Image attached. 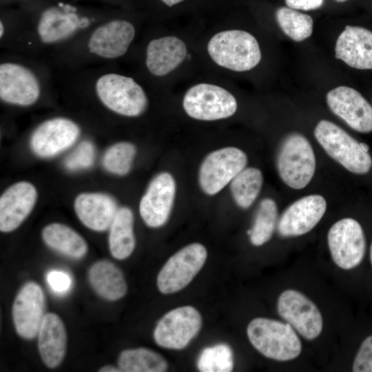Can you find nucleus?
Returning <instances> with one entry per match:
<instances>
[{
    "label": "nucleus",
    "mask_w": 372,
    "mask_h": 372,
    "mask_svg": "<svg viewBox=\"0 0 372 372\" xmlns=\"http://www.w3.org/2000/svg\"><path fill=\"white\" fill-rule=\"evenodd\" d=\"M247 333L254 347L268 358L288 361L301 353V341L289 323L257 318L249 323Z\"/></svg>",
    "instance_id": "f257e3e1"
},
{
    "label": "nucleus",
    "mask_w": 372,
    "mask_h": 372,
    "mask_svg": "<svg viewBox=\"0 0 372 372\" xmlns=\"http://www.w3.org/2000/svg\"><path fill=\"white\" fill-rule=\"evenodd\" d=\"M207 50L218 65L236 72L249 70L261 59L256 39L244 30H231L216 34L209 40Z\"/></svg>",
    "instance_id": "f03ea898"
},
{
    "label": "nucleus",
    "mask_w": 372,
    "mask_h": 372,
    "mask_svg": "<svg viewBox=\"0 0 372 372\" xmlns=\"http://www.w3.org/2000/svg\"><path fill=\"white\" fill-rule=\"evenodd\" d=\"M314 135L327 154L349 172L364 174L372 166L368 152L343 129L333 123L322 120L314 130Z\"/></svg>",
    "instance_id": "7ed1b4c3"
},
{
    "label": "nucleus",
    "mask_w": 372,
    "mask_h": 372,
    "mask_svg": "<svg viewBox=\"0 0 372 372\" xmlns=\"http://www.w3.org/2000/svg\"><path fill=\"white\" fill-rule=\"evenodd\" d=\"M276 165L280 177L289 187H305L316 170L314 152L307 138L299 133L287 136L279 147Z\"/></svg>",
    "instance_id": "20e7f679"
},
{
    "label": "nucleus",
    "mask_w": 372,
    "mask_h": 372,
    "mask_svg": "<svg viewBox=\"0 0 372 372\" xmlns=\"http://www.w3.org/2000/svg\"><path fill=\"white\" fill-rule=\"evenodd\" d=\"M96 92L103 104L116 114L135 117L143 114L147 107V97L133 79L110 73L99 77Z\"/></svg>",
    "instance_id": "39448f33"
},
{
    "label": "nucleus",
    "mask_w": 372,
    "mask_h": 372,
    "mask_svg": "<svg viewBox=\"0 0 372 372\" xmlns=\"http://www.w3.org/2000/svg\"><path fill=\"white\" fill-rule=\"evenodd\" d=\"M183 106L187 114L194 119L215 121L232 116L237 110V101L220 86L200 83L187 90Z\"/></svg>",
    "instance_id": "423d86ee"
},
{
    "label": "nucleus",
    "mask_w": 372,
    "mask_h": 372,
    "mask_svg": "<svg viewBox=\"0 0 372 372\" xmlns=\"http://www.w3.org/2000/svg\"><path fill=\"white\" fill-rule=\"evenodd\" d=\"M247 156L234 147H223L209 154L199 170V183L203 191L210 196L220 192L243 169Z\"/></svg>",
    "instance_id": "0eeeda50"
},
{
    "label": "nucleus",
    "mask_w": 372,
    "mask_h": 372,
    "mask_svg": "<svg viewBox=\"0 0 372 372\" xmlns=\"http://www.w3.org/2000/svg\"><path fill=\"white\" fill-rule=\"evenodd\" d=\"M205 247L200 243L189 244L165 262L157 277V286L164 294L177 292L185 287L203 267L207 258Z\"/></svg>",
    "instance_id": "6e6552de"
},
{
    "label": "nucleus",
    "mask_w": 372,
    "mask_h": 372,
    "mask_svg": "<svg viewBox=\"0 0 372 372\" xmlns=\"http://www.w3.org/2000/svg\"><path fill=\"white\" fill-rule=\"evenodd\" d=\"M328 245L333 260L343 269H351L362 261L366 240L360 223L350 218L334 223L328 232Z\"/></svg>",
    "instance_id": "1a4fd4ad"
},
{
    "label": "nucleus",
    "mask_w": 372,
    "mask_h": 372,
    "mask_svg": "<svg viewBox=\"0 0 372 372\" xmlns=\"http://www.w3.org/2000/svg\"><path fill=\"white\" fill-rule=\"evenodd\" d=\"M202 325L200 313L194 307L184 306L167 313L158 322L154 338L163 348L180 349L197 335Z\"/></svg>",
    "instance_id": "9d476101"
},
{
    "label": "nucleus",
    "mask_w": 372,
    "mask_h": 372,
    "mask_svg": "<svg viewBox=\"0 0 372 372\" xmlns=\"http://www.w3.org/2000/svg\"><path fill=\"white\" fill-rule=\"evenodd\" d=\"M278 311L307 340H313L322 332L323 319L320 310L300 291L293 289L283 291L278 300Z\"/></svg>",
    "instance_id": "9b49d317"
},
{
    "label": "nucleus",
    "mask_w": 372,
    "mask_h": 372,
    "mask_svg": "<svg viewBox=\"0 0 372 372\" xmlns=\"http://www.w3.org/2000/svg\"><path fill=\"white\" fill-rule=\"evenodd\" d=\"M176 183L169 172H161L150 182L139 204L140 215L153 228L167 221L175 199Z\"/></svg>",
    "instance_id": "f8f14e48"
},
{
    "label": "nucleus",
    "mask_w": 372,
    "mask_h": 372,
    "mask_svg": "<svg viewBox=\"0 0 372 372\" xmlns=\"http://www.w3.org/2000/svg\"><path fill=\"white\" fill-rule=\"evenodd\" d=\"M79 134V127L72 120L53 118L43 122L34 131L30 138L31 149L40 157H52L72 146Z\"/></svg>",
    "instance_id": "ddd939ff"
},
{
    "label": "nucleus",
    "mask_w": 372,
    "mask_h": 372,
    "mask_svg": "<svg viewBox=\"0 0 372 372\" xmlns=\"http://www.w3.org/2000/svg\"><path fill=\"white\" fill-rule=\"evenodd\" d=\"M327 102L330 110L354 130L372 131V106L355 89L337 87L327 93Z\"/></svg>",
    "instance_id": "4468645a"
},
{
    "label": "nucleus",
    "mask_w": 372,
    "mask_h": 372,
    "mask_svg": "<svg viewBox=\"0 0 372 372\" xmlns=\"http://www.w3.org/2000/svg\"><path fill=\"white\" fill-rule=\"evenodd\" d=\"M45 297L41 287L34 282L25 284L17 293L12 307V318L17 333L21 338L37 335L44 315Z\"/></svg>",
    "instance_id": "2eb2a0df"
},
{
    "label": "nucleus",
    "mask_w": 372,
    "mask_h": 372,
    "mask_svg": "<svg viewBox=\"0 0 372 372\" xmlns=\"http://www.w3.org/2000/svg\"><path fill=\"white\" fill-rule=\"evenodd\" d=\"M327 209L324 198L318 194L302 197L290 205L277 225L282 237H293L310 231L321 220Z\"/></svg>",
    "instance_id": "dca6fc26"
},
{
    "label": "nucleus",
    "mask_w": 372,
    "mask_h": 372,
    "mask_svg": "<svg viewBox=\"0 0 372 372\" xmlns=\"http://www.w3.org/2000/svg\"><path fill=\"white\" fill-rule=\"evenodd\" d=\"M40 96V85L34 73L17 63L0 65V97L6 103L20 106L34 103Z\"/></svg>",
    "instance_id": "f3484780"
},
{
    "label": "nucleus",
    "mask_w": 372,
    "mask_h": 372,
    "mask_svg": "<svg viewBox=\"0 0 372 372\" xmlns=\"http://www.w3.org/2000/svg\"><path fill=\"white\" fill-rule=\"evenodd\" d=\"M37 198L34 186L20 181L8 187L0 198V230L10 232L16 229L28 216Z\"/></svg>",
    "instance_id": "a211bd4d"
},
{
    "label": "nucleus",
    "mask_w": 372,
    "mask_h": 372,
    "mask_svg": "<svg viewBox=\"0 0 372 372\" xmlns=\"http://www.w3.org/2000/svg\"><path fill=\"white\" fill-rule=\"evenodd\" d=\"M135 36L132 23L113 20L98 27L92 34L88 48L91 53L105 59H115L125 54Z\"/></svg>",
    "instance_id": "6ab92c4d"
},
{
    "label": "nucleus",
    "mask_w": 372,
    "mask_h": 372,
    "mask_svg": "<svg viewBox=\"0 0 372 372\" xmlns=\"http://www.w3.org/2000/svg\"><path fill=\"white\" fill-rule=\"evenodd\" d=\"M335 56L351 68L372 69V32L362 27L347 25L339 35Z\"/></svg>",
    "instance_id": "aec40b11"
},
{
    "label": "nucleus",
    "mask_w": 372,
    "mask_h": 372,
    "mask_svg": "<svg viewBox=\"0 0 372 372\" xmlns=\"http://www.w3.org/2000/svg\"><path fill=\"white\" fill-rule=\"evenodd\" d=\"M118 209L114 198L101 193H82L74 201V210L81 222L97 231L110 228Z\"/></svg>",
    "instance_id": "412c9836"
},
{
    "label": "nucleus",
    "mask_w": 372,
    "mask_h": 372,
    "mask_svg": "<svg viewBox=\"0 0 372 372\" xmlns=\"http://www.w3.org/2000/svg\"><path fill=\"white\" fill-rule=\"evenodd\" d=\"M187 48L180 39L168 36L152 40L146 51V66L157 76L175 70L185 59Z\"/></svg>",
    "instance_id": "4be33fe9"
},
{
    "label": "nucleus",
    "mask_w": 372,
    "mask_h": 372,
    "mask_svg": "<svg viewBox=\"0 0 372 372\" xmlns=\"http://www.w3.org/2000/svg\"><path fill=\"white\" fill-rule=\"evenodd\" d=\"M89 21L79 18L69 8H50L43 12L37 25L40 39L45 43H54L68 38L79 28L85 27Z\"/></svg>",
    "instance_id": "5701e85b"
},
{
    "label": "nucleus",
    "mask_w": 372,
    "mask_h": 372,
    "mask_svg": "<svg viewBox=\"0 0 372 372\" xmlns=\"http://www.w3.org/2000/svg\"><path fill=\"white\" fill-rule=\"evenodd\" d=\"M38 348L43 363L57 367L63 361L67 346V334L60 317L54 313L45 315L38 334Z\"/></svg>",
    "instance_id": "b1692460"
},
{
    "label": "nucleus",
    "mask_w": 372,
    "mask_h": 372,
    "mask_svg": "<svg viewBox=\"0 0 372 372\" xmlns=\"http://www.w3.org/2000/svg\"><path fill=\"white\" fill-rule=\"evenodd\" d=\"M89 280L94 291L106 300H117L127 293L123 273L110 261L101 260L94 264L89 271Z\"/></svg>",
    "instance_id": "393cba45"
},
{
    "label": "nucleus",
    "mask_w": 372,
    "mask_h": 372,
    "mask_svg": "<svg viewBox=\"0 0 372 372\" xmlns=\"http://www.w3.org/2000/svg\"><path fill=\"white\" fill-rule=\"evenodd\" d=\"M109 229V248L112 256L118 260L129 257L135 247L132 210L125 207L119 208Z\"/></svg>",
    "instance_id": "a878e982"
},
{
    "label": "nucleus",
    "mask_w": 372,
    "mask_h": 372,
    "mask_svg": "<svg viewBox=\"0 0 372 372\" xmlns=\"http://www.w3.org/2000/svg\"><path fill=\"white\" fill-rule=\"evenodd\" d=\"M42 238L48 247L73 258L83 257L87 251L83 238L63 224L54 223L45 226Z\"/></svg>",
    "instance_id": "bb28decb"
},
{
    "label": "nucleus",
    "mask_w": 372,
    "mask_h": 372,
    "mask_svg": "<svg viewBox=\"0 0 372 372\" xmlns=\"http://www.w3.org/2000/svg\"><path fill=\"white\" fill-rule=\"evenodd\" d=\"M118 364L125 372H163L167 369V363L161 355L145 348L123 351Z\"/></svg>",
    "instance_id": "cd10ccee"
},
{
    "label": "nucleus",
    "mask_w": 372,
    "mask_h": 372,
    "mask_svg": "<svg viewBox=\"0 0 372 372\" xmlns=\"http://www.w3.org/2000/svg\"><path fill=\"white\" fill-rule=\"evenodd\" d=\"M262 183L263 176L259 169H243L231 181V192L236 203L242 209L249 207L258 196Z\"/></svg>",
    "instance_id": "c85d7f7f"
},
{
    "label": "nucleus",
    "mask_w": 372,
    "mask_h": 372,
    "mask_svg": "<svg viewBox=\"0 0 372 372\" xmlns=\"http://www.w3.org/2000/svg\"><path fill=\"white\" fill-rule=\"evenodd\" d=\"M278 220V207L271 198H265L260 203L250 236L251 242L260 246L268 242L274 231Z\"/></svg>",
    "instance_id": "c756f323"
},
{
    "label": "nucleus",
    "mask_w": 372,
    "mask_h": 372,
    "mask_svg": "<svg viewBox=\"0 0 372 372\" xmlns=\"http://www.w3.org/2000/svg\"><path fill=\"white\" fill-rule=\"evenodd\" d=\"M276 17L283 32L295 41H302L312 34L313 22L308 14L281 7L276 10Z\"/></svg>",
    "instance_id": "7c9ffc66"
},
{
    "label": "nucleus",
    "mask_w": 372,
    "mask_h": 372,
    "mask_svg": "<svg viewBox=\"0 0 372 372\" xmlns=\"http://www.w3.org/2000/svg\"><path fill=\"white\" fill-rule=\"evenodd\" d=\"M197 366L202 372H229L234 368L232 351L227 344H219L204 349Z\"/></svg>",
    "instance_id": "2f4dec72"
},
{
    "label": "nucleus",
    "mask_w": 372,
    "mask_h": 372,
    "mask_svg": "<svg viewBox=\"0 0 372 372\" xmlns=\"http://www.w3.org/2000/svg\"><path fill=\"white\" fill-rule=\"evenodd\" d=\"M135 146L129 142H120L110 146L103 158L104 167L116 175L127 174L136 155Z\"/></svg>",
    "instance_id": "473e14b6"
},
{
    "label": "nucleus",
    "mask_w": 372,
    "mask_h": 372,
    "mask_svg": "<svg viewBox=\"0 0 372 372\" xmlns=\"http://www.w3.org/2000/svg\"><path fill=\"white\" fill-rule=\"evenodd\" d=\"M94 147L89 141L79 144L65 161L70 170H78L90 167L94 159Z\"/></svg>",
    "instance_id": "72a5a7b5"
},
{
    "label": "nucleus",
    "mask_w": 372,
    "mask_h": 372,
    "mask_svg": "<svg viewBox=\"0 0 372 372\" xmlns=\"http://www.w3.org/2000/svg\"><path fill=\"white\" fill-rule=\"evenodd\" d=\"M352 369L353 372H372V335L362 342Z\"/></svg>",
    "instance_id": "f704fd0d"
},
{
    "label": "nucleus",
    "mask_w": 372,
    "mask_h": 372,
    "mask_svg": "<svg viewBox=\"0 0 372 372\" xmlns=\"http://www.w3.org/2000/svg\"><path fill=\"white\" fill-rule=\"evenodd\" d=\"M47 281L51 289L57 293L68 291L71 286V278L61 271H51L48 273Z\"/></svg>",
    "instance_id": "c9c22d12"
},
{
    "label": "nucleus",
    "mask_w": 372,
    "mask_h": 372,
    "mask_svg": "<svg viewBox=\"0 0 372 372\" xmlns=\"http://www.w3.org/2000/svg\"><path fill=\"white\" fill-rule=\"evenodd\" d=\"M324 0H285L287 6L292 9L311 10L319 8Z\"/></svg>",
    "instance_id": "e433bc0d"
},
{
    "label": "nucleus",
    "mask_w": 372,
    "mask_h": 372,
    "mask_svg": "<svg viewBox=\"0 0 372 372\" xmlns=\"http://www.w3.org/2000/svg\"><path fill=\"white\" fill-rule=\"evenodd\" d=\"M99 371L100 372H118V371L120 372L122 371L120 368H116L112 365H106L101 368Z\"/></svg>",
    "instance_id": "4c0bfd02"
},
{
    "label": "nucleus",
    "mask_w": 372,
    "mask_h": 372,
    "mask_svg": "<svg viewBox=\"0 0 372 372\" xmlns=\"http://www.w3.org/2000/svg\"><path fill=\"white\" fill-rule=\"evenodd\" d=\"M161 1L168 6H173L177 3H180L183 0H161Z\"/></svg>",
    "instance_id": "58836bf2"
},
{
    "label": "nucleus",
    "mask_w": 372,
    "mask_h": 372,
    "mask_svg": "<svg viewBox=\"0 0 372 372\" xmlns=\"http://www.w3.org/2000/svg\"><path fill=\"white\" fill-rule=\"evenodd\" d=\"M0 28H1L0 37H2V36L3 35V32H4V27H3V24L2 23L1 21L0 23Z\"/></svg>",
    "instance_id": "ea45409f"
},
{
    "label": "nucleus",
    "mask_w": 372,
    "mask_h": 372,
    "mask_svg": "<svg viewBox=\"0 0 372 372\" xmlns=\"http://www.w3.org/2000/svg\"><path fill=\"white\" fill-rule=\"evenodd\" d=\"M362 147L366 151L369 152V146L364 143H360Z\"/></svg>",
    "instance_id": "a19ab883"
},
{
    "label": "nucleus",
    "mask_w": 372,
    "mask_h": 372,
    "mask_svg": "<svg viewBox=\"0 0 372 372\" xmlns=\"http://www.w3.org/2000/svg\"><path fill=\"white\" fill-rule=\"evenodd\" d=\"M370 260L372 265V242L370 247Z\"/></svg>",
    "instance_id": "79ce46f5"
},
{
    "label": "nucleus",
    "mask_w": 372,
    "mask_h": 372,
    "mask_svg": "<svg viewBox=\"0 0 372 372\" xmlns=\"http://www.w3.org/2000/svg\"><path fill=\"white\" fill-rule=\"evenodd\" d=\"M335 1H338V2H344V1H347V0H335Z\"/></svg>",
    "instance_id": "37998d69"
}]
</instances>
